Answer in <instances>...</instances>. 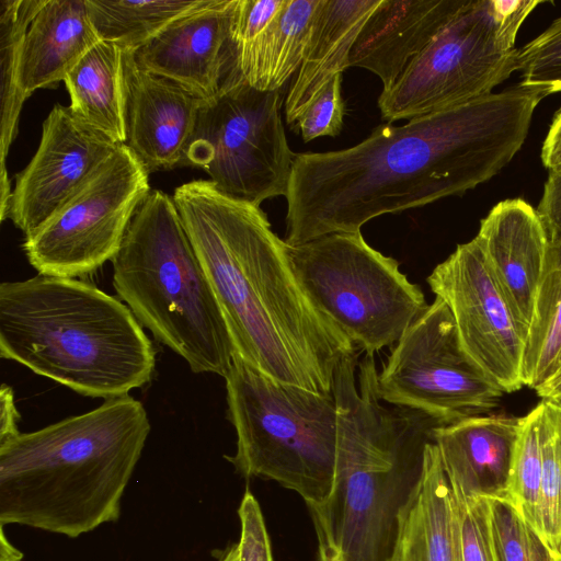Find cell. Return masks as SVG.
<instances>
[{
  "instance_id": "31",
  "label": "cell",
  "mask_w": 561,
  "mask_h": 561,
  "mask_svg": "<svg viewBox=\"0 0 561 561\" xmlns=\"http://www.w3.org/2000/svg\"><path fill=\"white\" fill-rule=\"evenodd\" d=\"M520 84L561 92V16L517 51Z\"/></svg>"
},
{
  "instance_id": "28",
  "label": "cell",
  "mask_w": 561,
  "mask_h": 561,
  "mask_svg": "<svg viewBox=\"0 0 561 561\" xmlns=\"http://www.w3.org/2000/svg\"><path fill=\"white\" fill-rule=\"evenodd\" d=\"M541 402L520 417L507 497L542 537L541 520Z\"/></svg>"
},
{
  "instance_id": "30",
  "label": "cell",
  "mask_w": 561,
  "mask_h": 561,
  "mask_svg": "<svg viewBox=\"0 0 561 561\" xmlns=\"http://www.w3.org/2000/svg\"><path fill=\"white\" fill-rule=\"evenodd\" d=\"M541 520L549 546L561 556V415L554 403L542 400Z\"/></svg>"
},
{
  "instance_id": "27",
  "label": "cell",
  "mask_w": 561,
  "mask_h": 561,
  "mask_svg": "<svg viewBox=\"0 0 561 561\" xmlns=\"http://www.w3.org/2000/svg\"><path fill=\"white\" fill-rule=\"evenodd\" d=\"M207 0H85L90 20L102 41L137 51L178 19Z\"/></svg>"
},
{
  "instance_id": "24",
  "label": "cell",
  "mask_w": 561,
  "mask_h": 561,
  "mask_svg": "<svg viewBox=\"0 0 561 561\" xmlns=\"http://www.w3.org/2000/svg\"><path fill=\"white\" fill-rule=\"evenodd\" d=\"M321 0H286L259 35L234 47L245 82L260 91L280 90L299 70Z\"/></svg>"
},
{
  "instance_id": "7",
  "label": "cell",
  "mask_w": 561,
  "mask_h": 561,
  "mask_svg": "<svg viewBox=\"0 0 561 561\" xmlns=\"http://www.w3.org/2000/svg\"><path fill=\"white\" fill-rule=\"evenodd\" d=\"M225 380L228 419L237 434L236 453L225 458L245 478L276 481L307 506L322 505L335 478L333 394L274 380L237 353Z\"/></svg>"
},
{
  "instance_id": "25",
  "label": "cell",
  "mask_w": 561,
  "mask_h": 561,
  "mask_svg": "<svg viewBox=\"0 0 561 561\" xmlns=\"http://www.w3.org/2000/svg\"><path fill=\"white\" fill-rule=\"evenodd\" d=\"M44 0L0 1L1 136L0 216L7 218L10 181L5 159L18 134L19 117L27 99L20 82V61L27 27Z\"/></svg>"
},
{
  "instance_id": "3",
  "label": "cell",
  "mask_w": 561,
  "mask_h": 561,
  "mask_svg": "<svg viewBox=\"0 0 561 561\" xmlns=\"http://www.w3.org/2000/svg\"><path fill=\"white\" fill-rule=\"evenodd\" d=\"M150 428L126 394L1 443L0 525L76 538L116 522Z\"/></svg>"
},
{
  "instance_id": "6",
  "label": "cell",
  "mask_w": 561,
  "mask_h": 561,
  "mask_svg": "<svg viewBox=\"0 0 561 561\" xmlns=\"http://www.w3.org/2000/svg\"><path fill=\"white\" fill-rule=\"evenodd\" d=\"M112 266L116 294L142 327L193 373L226 377L233 342L171 196L150 191Z\"/></svg>"
},
{
  "instance_id": "11",
  "label": "cell",
  "mask_w": 561,
  "mask_h": 561,
  "mask_svg": "<svg viewBox=\"0 0 561 561\" xmlns=\"http://www.w3.org/2000/svg\"><path fill=\"white\" fill-rule=\"evenodd\" d=\"M149 173L126 144L118 145L22 249L42 275H89L112 261L127 227L150 193Z\"/></svg>"
},
{
  "instance_id": "14",
  "label": "cell",
  "mask_w": 561,
  "mask_h": 561,
  "mask_svg": "<svg viewBox=\"0 0 561 561\" xmlns=\"http://www.w3.org/2000/svg\"><path fill=\"white\" fill-rule=\"evenodd\" d=\"M118 145L56 104L42 125L38 148L15 175L7 218L24 237L33 233L83 184Z\"/></svg>"
},
{
  "instance_id": "38",
  "label": "cell",
  "mask_w": 561,
  "mask_h": 561,
  "mask_svg": "<svg viewBox=\"0 0 561 561\" xmlns=\"http://www.w3.org/2000/svg\"><path fill=\"white\" fill-rule=\"evenodd\" d=\"M540 156L548 170L561 165V108L557 111L549 126Z\"/></svg>"
},
{
  "instance_id": "1",
  "label": "cell",
  "mask_w": 561,
  "mask_h": 561,
  "mask_svg": "<svg viewBox=\"0 0 561 561\" xmlns=\"http://www.w3.org/2000/svg\"><path fill=\"white\" fill-rule=\"evenodd\" d=\"M548 94L514 88L402 126L379 125L342 150L297 153L286 194V238L298 245L360 232L369 220L461 195L496 175L519 151Z\"/></svg>"
},
{
  "instance_id": "43",
  "label": "cell",
  "mask_w": 561,
  "mask_h": 561,
  "mask_svg": "<svg viewBox=\"0 0 561 561\" xmlns=\"http://www.w3.org/2000/svg\"><path fill=\"white\" fill-rule=\"evenodd\" d=\"M550 402L556 404V407L558 408V410L560 412V415H561V399H558V400H554V401H550Z\"/></svg>"
},
{
  "instance_id": "35",
  "label": "cell",
  "mask_w": 561,
  "mask_h": 561,
  "mask_svg": "<svg viewBox=\"0 0 561 561\" xmlns=\"http://www.w3.org/2000/svg\"><path fill=\"white\" fill-rule=\"evenodd\" d=\"M286 0H236L231 41L241 46L259 35L282 11Z\"/></svg>"
},
{
  "instance_id": "32",
  "label": "cell",
  "mask_w": 561,
  "mask_h": 561,
  "mask_svg": "<svg viewBox=\"0 0 561 561\" xmlns=\"http://www.w3.org/2000/svg\"><path fill=\"white\" fill-rule=\"evenodd\" d=\"M454 497L456 561H495L485 497L465 495L450 485Z\"/></svg>"
},
{
  "instance_id": "23",
  "label": "cell",
  "mask_w": 561,
  "mask_h": 561,
  "mask_svg": "<svg viewBox=\"0 0 561 561\" xmlns=\"http://www.w3.org/2000/svg\"><path fill=\"white\" fill-rule=\"evenodd\" d=\"M70 110L117 145L126 144L125 50L111 42L94 45L64 80Z\"/></svg>"
},
{
  "instance_id": "22",
  "label": "cell",
  "mask_w": 561,
  "mask_h": 561,
  "mask_svg": "<svg viewBox=\"0 0 561 561\" xmlns=\"http://www.w3.org/2000/svg\"><path fill=\"white\" fill-rule=\"evenodd\" d=\"M386 561H456L454 497L433 442L425 447L422 476L399 514Z\"/></svg>"
},
{
  "instance_id": "40",
  "label": "cell",
  "mask_w": 561,
  "mask_h": 561,
  "mask_svg": "<svg viewBox=\"0 0 561 561\" xmlns=\"http://www.w3.org/2000/svg\"><path fill=\"white\" fill-rule=\"evenodd\" d=\"M537 394L546 401L561 399V369L543 386L536 390Z\"/></svg>"
},
{
  "instance_id": "8",
  "label": "cell",
  "mask_w": 561,
  "mask_h": 561,
  "mask_svg": "<svg viewBox=\"0 0 561 561\" xmlns=\"http://www.w3.org/2000/svg\"><path fill=\"white\" fill-rule=\"evenodd\" d=\"M540 0H469L416 55L378 106L389 123L486 96L517 70V33Z\"/></svg>"
},
{
  "instance_id": "33",
  "label": "cell",
  "mask_w": 561,
  "mask_h": 561,
  "mask_svg": "<svg viewBox=\"0 0 561 561\" xmlns=\"http://www.w3.org/2000/svg\"><path fill=\"white\" fill-rule=\"evenodd\" d=\"M342 75L334 76L296 121L305 142L320 136H336L345 112L341 95Z\"/></svg>"
},
{
  "instance_id": "17",
  "label": "cell",
  "mask_w": 561,
  "mask_h": 561,
  "mask_svg": "<svg viewBox=\"0 0 561 561\" xmlns=\"http://www.w3.org/2000/svg\"><path fill=\"white\" fill-rule=\"evenodd\" d=\"M476 240L516 319L528 331L550 249L537 209L522 198L502 201L481 220Z\"/></svg>"
},
{
  "instance_id": "13",
  "label": "cell",
  "mask_w": 561,
  "mask_h": 561,
  "mask_svg": "<svg viewBox=\"0 0 561 561\" xmlns=\"http://www.w3.org/2000/svg\"><path fill=\"white\" fill-rule=\"evenodd\" d=\"M426 280L449 308L460 341L476 364L503 392L520 389L527 331L476 238L459 244Z\"/></svg>"
},
{
  "instance_id": "16",
  "label": "cell",
  "mask_w": 561,
  "mask_h": 561,
  "mask_svg": "<svg viewBox=\"0 0 561 561\" xmlns=\"http://www.w3.org/2000/svg\"><path fill=\"white\" fill-rule=\"evenodd\" d=\"M126 145L148 173L183 167L204 101L174 82L145 71L125 50Z\"/></svg>"
},
{
  "instance_id": "42",
  "label": "cell",
  "mask_w": 561,
  "mask_h": 561,
  "mask_svg": "<svg viewBox=\"0 0 561 561\" xmlns=\"http://www.w3.org/2000/svg\"><path fill=\"white\" fill-rule=\"evenodd\" d=\"M217 561H239L238 543L230 545L217 553Z\"/></svg>"
},
{
  "instance_id": "4",
  "label": "cell",
  "mask_w": 561,
  "mask_h": 561,
  "mask_svg": "<svg viewBox=\"0 0 561 561\" xmlns=\"http://www.w3.org/2000/svg\"><path fill=\"white\" fill-rule=\"evenodd\" d=\"M357 351L339 362L335 478L329 499L308 506L351 561H386L398 517L423 470L425 447L440 421L408 408H387L378 394L374 356L355 368Z\"/></svg>"
},
{
  "instance_id": "21",
  "label": "cell",
  "mask_w": 561,
  "mask_h": 561,
  "mask_svg": "<svg viewBox=\"0 0 561 561\" xmlns=\"http://www.w3.org/2000/svg\"><path fill=\"white\" fill-rule=\"evenodd\" d=\"M381 0H321L301 66L285 100L288 124L298 117L320 90L350 67L357 36Z\"/></svg>"
},
{
  "instance_id": "29",
  "label": "cell",
  "mask_w": 561,
  "mask_h": 561,
  "mask_svg": "<svg viewBox=\"0 0 561 561\" xmlns=\"http://www.w3.org/2000/svg\"><path fill=\"white\" fill-rule=\"evenodd\" d=\"M495 561H561L508 497H485Z\"/></svg>"
},
{
  "instance_id": "19",
  "label": "cell",
  "mask_w": 561,
  "mask_h": 561,
  "mask_svg": "<svg viewBox=\"0 0 561 561\" xmlns=\"http://www.w3.org/2000/svg\"><path fill=\"white\" fill-rule=\"evenodd\" d=\"M520 417L477 415L437 426V446L449 484L465 495L507 497Z\"/></svg>"
},
{
  "instance_id": "41",
  "label": "cell",
  "mask_w": 561,
  "mask_h": 561,
  "mask_svg": "<svg viewBox=\"0 0 561 561\" xmlns=\"http://www.w3.org/2000/svg\"><path fill=\"white\" fill-rule=\"evenodd\" d=\"M0 537V561H21L23 554L5 538L3 526H1Z\"/></svg>"
},
{
  "instance_id": "9",
  "label": "cell",
  "mask_w": 561,
  "mask_h": 561,
  "mask_svg": "<svg viewBox=\"0 0 561 561\" xmlns=\"http://www.w3.org/2000/svg\"><path fill=\"white\" fill-rule=\"evenodd\" d=\"M286 245L306 294L365 355L397 343L427 307L399 263L371 248L360 232Z\"/></svg>"
},
{
  "instance_id": "26",
  "label": "cell",
  "mask_w": 561,
  "mask_h": 561,
  "mask_svg": "<svg viewBox=\"0 0 561 561\" xmlns=\"http://www.w3.org/2000/svg\"><path fill=\"white\" fill-rule=\"evenodd\" d=\"M561 369V239L550 249L523 358V385L538 390Z\"/></svg>"
},
{
  "instance_id": "5",
  "label": "cell",
  "mask_w": 561,
  "mask_h": 561,
  "mask_svg": "<svg viewBox=\"0 0 561 561\" xmlns=\"http://www.w3.org/2000/svg\"><path fill=\"white\" fill-rule=\"evenodd\" d=\"M0 356L75 392L111 399L147 385L156 351L118 298L71 277L0 285Z\"/></svg>"
},
{
  "instance_id": "34",
  "label": "cell",
  "mask_w": 561,
  "mask_h": 561,
  "mask_svg": "<svg viewBox=\"0 0 561 561\" xmlns=\"http://www.w3.org/2000/svg\"><path fill=\"white\" fill-rule=\"evenodd\" d=\"M238 515L241 526L239 561H274L260 504L250 490L242 496Z\"/></svg>"
},
{
  "instance_id": "12",
  "label": "cell",
  "mask_w": 561,
  "mask_h": 561,
  "mask_svg": "<svg viewBox=\"0 0 561 561\" xmlns=\"http://www.w3.org/2000/svg\"><path fill=\"white\" fill-rule=\"evenodd\" d=\"M380 399L443 424L488 414L504 393L465 350L446 304L427 305L396 343L377 377Z\"/></svg>"
},
{
  "instance_id": "37",
  "label": "cell",
  "mask_w": 561,
  "mask_h": 561,
  "mask_svg": "<svg viewBox=\"0 0 561 561\" xmlns=\"http://www.w3.org/2000/svg\"><path fill=\"white\" fill-rule=\"evenodd\" d=\"M19 420L20 413L15 407L13 390L3 383L0 388V444L20 434Z\"/></svg>"
},
{
  "instance_id": "10",
  "label": "cell",
  "mask_w": 561,
  "mask_h": 561,
  "mask_svg": "<svg viewBox=\"0 0 561 561\" xmlns=\"http://www.w3.org/2000/svg\"><path fill=\"white\" fill-rule=\"evenodd\" d=\"M280 90L260 91L245 80L203 102L183 167L202 168L225 195L260 206L286 196L294 153L287 142Z\"/></svg>"
},
{
  "instance_id": "2",
  "label": "cell",
  "mask_w": 561,
  "mask_h": 561,
  "mask_svg": "<svg viewBox=\"0 0 561 561\" xmlns=\"http://www.w3.org/2000/svg\"><path fill=\"white\" fill-rule=\"evenodd\" d=\"M172 198L236 353L274 380L332 396L339 362L357 348L306 294L260 206L209 180L183 183Z\"/></svg>"
},
{
  "instance_id": "20",
  "label": "cell",
  "mask_w": 561,
  "mask_h": 561,
  "mask_svg": "<svg viewBox=\"0 0 561 561\" xmlns=\"http://www.w3.org/2000/svg\"><path fill=\"white\" fill-rule=\"evenodd\" d=\"M99 42L85 0H44L22 45L20 82L24 94L28 98L64 81Z\"/></svg>"
},
{
  "instance_id": "15",
  "label": "cell",
  "mask_w": 561,
  "mask_h": 561,
  "mask_svg": "<svg viewBox=\"0 0 561 561\" xmlns=\"http://www.w3.org/2000/svg\"><path fill=\"white\" fill-rule=\"evenodd\" d=\"M236 0H207L134 53L140 68L208 102L244 80L231 41Z\"/></svg>"
},
{
  "instance_id": "36",
  "label": "cell",
  "mask_w": 561,
  "mask_h": 561,
  "mask_svg": "<svg viewBox=\"0 0 561 561\" xmlns=\"http://www.w3.org/2000/svg\"><path fill=\"white\" fill-rule=\"evenodd\" d=\"M537 211L550 240L561 239V165L549 170Z\"/></svg>"
},
{
  "instance_id": "39",
  "label": "cell",
  "mask_w": 561,
  "mask_h": 561,
  "mask_svg": "<svg viewBox=\"0 0 561 561\" xmlns=\"http://www.w3.org/2000/svg\"><path fill=\"white\" fill-rule=\"evenodd\" d=\"M318 540V561H351L348 557L337 548L319 522L312 519Z\"/></svg>"
},
{
  "instance_id": "18",
  "label": "cell",
  "mask_w": 561,
  "mask_h": 561,
  "mask_svg": "<svg viewBox=\"0 0 561 561\" xmlns=\"http://www.w3.org/2000/svg\"><path fill=\"white\" fill-rule=\"evenodd\" d=\"M469 0H381L350 55V67L375 73L389 89Z\"/></svg>"
}]
</instances>
